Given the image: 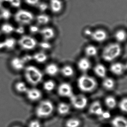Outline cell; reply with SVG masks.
<instances>
[{
    "label": "cell",
    "mask_w": 127,
    "mask_h": 127,
    "mask_svg": "<svg viewBox=\"0 0 127 127\" xmlns=\"http://www.w3.org/2000/svg\"><path fill=\"white\" fill-rule=\"evenodd\" d=\"M24 76L27 81L32 86H36L41 83L43 73L38 67L33 65H28L24 69Z\"/></svg>",
    "instance_id": "1"
},
{
    "label": "cell",
    "mask_w": 127,
    "mask_h": 127,
    "mask_svg": "<svg viewBox=\"0 0 127 127\" xmlns=\"http://www.w3.org/2000/svg\"><path fill=\"white\" fill-rule=\"evenodd\" d=\"M122 52V48L118 43H112L107 45L103 49L102 57L103 60L108 62H111L117 59Z\"/></svg>",
    "instance_id": "2"
},
{
    "label": "cell",
    "mask_w": 127,
    "mask_h": 127,
    "mask_svg": "<svg viewBox=\"0 0 127 127\" xmlns=\"http://www.w3.org/2000/svg\"><path fill=\"white\" fill-rule=\"evenodd\" d=\"M79 89L84 93H91L96 89L98 83L96 79L91 76L84 74L80 76L77 81Z\"/></svg>",
    "instance_id": "3"
},
{
    "label": "cell",
    "mask_w": 127,
    "mask_h": 127,
    "mask_svg": "<svg viewBox=\"0 0 127 127\" xmlns=\"http://www.w3.org/2000/svg\"><path fill=\"white\" fill-rule=\"evenodd\" d=\"M54 110V106L52 101L44 100L41 101L35 110L36 115L40 118H45L50 116Z\"/></svg>",
    "instance_id": "4"
},
{
    "label": "cell",
    "mask_w": 127,
    "mask_h": 127,
    "mask_svg": "<svg viewBox=\"0 0 127 127\" xmlns=\"http://www.w3.org/2000/svg\"><path fill=\"white\" fill-rule=\"evenodd\" d=\"M14 18L16 22L20 25L24 26L31 23L34 19V15L29 10L21 9L16 12Z\"/></svg>",
    "instance_id": "5"
},
{
    "label": "cell",
    "mask_w": 127,
    "mask_h": 127,
    "mask_svg": "<svg viewBox=\"0 0 127 127\" xmlns=\"http://www.w3.org/2000/svg\"><path fill=\"white\" fill-rule=\"evenodd\" d=\"M19 46L25 50H32L36 48L38 42L33 36L24 35L21 36L18 41Z\"/></svg>",
    "instance_id": "6"
},
{
    "label": "cell",
    "mask_w": 127,
    "mask_h": 127,
    "mask_svg": "<svg viewBox=\"0 0 127 127\" xmlns=\"http://www.w3.org/2000/svg\"><path fill=\"white\" fill-rule=\"evenodd\" d=\"M70 98L71 104L77 110H82L88 105V98L84 95L73 94Z\"/></svg>",
    "instance_id": "7"
},
{
    "label": "cell",
    "mask_w": 127,
    "mask_h": 127,
    "mask_svg": "<svg viewBox=\"0 0 127 127\" xmlns=\"http://www.w3.org/2000/svg\"><path fill=\"white\" fill-rule=\"evenodd\" d=\"M57 91L59 95L63 97L70 98L73 95L72 87L68 83H62L58 88Z\"/></svg>",
    "instance_id": "8"
},
{
    "label": "cell",
    "mask_w": 127,
    "mask_h": 127,
    "mask_svg": "<svg viewBox=\"0 0 127 127\" xmlns=\"http://www.w3.org/2000/svg\"><path fill=\"white\" fill-rule=\"evenodd\" d=\"M25 94L27 98L31 101H38L42 96L41 90L36 88L28 89Z\"/></svg>",
    "instance_id": "9"
},
{
    "label": "cell",
    "mask_w": 127,
    "mask_h": 127,
    "mask_svg": "<svg viewBox=\"0 0 127 127\" xmlns=\"http://www.w3.org/2000/svg\"><path fill=\"white\" fill-rule=\"evenodd\" d=\"M90 37L95 41L102 43L106 40L108 34L106 31L101 29H98L92 31Z\"/></svg>",
    "instance_id": "10"
},
{
    "label": "cell",
    "mask_w": 127,
    "mask_h": 127,
    "mask_svg": "<svg viewBox=\"0 0 127 127\" xmlns=\"http://www.w3.org/2000/svg\"><path fill=\"white\" fill-rule=\"evenodd\" d=\"M104 110L101 103L99 101H95L91 103L89 108V112L91 115L101 117Z\"/></svg>",
    "instance_id": "11"
},
{
    "label": "cell",
    "mask_w": 127,
    "mask_h": 127,
    "mask_svg": "<svg viewBox=\"0 0 127 127\" xmlns=\"http://www.w3.org/2000/svg\"><path fill=\"white\" fill-rule=\"evenodd\" d=\"M41 37L45 40L49 41L53 39L55 35V31L51 27H45L40 30L39 32Z\"/></svg>",
    "instance_id": "12"
},
{
    "label": "cell",
    "mask_w": 127,
    "mask_h": 127,
    "mask_svg": "<svg viewBox=\"0 0 127 127\" xmlns=\"http://www.w3.org/2000/svg\"><path fill=\"white\" fill-rule=\"evenodd\" d=\"M10 66L14 70L19 71L24 69L25 63L22 58L15 57L10 61Z\"/></svg>",
    "instance_id": "13"
},
{
    "label": "cell",
    "mask_w": 127,
    "mask_h": 127,
    "mask_svg": "<svg viewBox=\"0 0 127 127\" xmlns=\"http://www.w3.org/2000/svg\"><path fill=\"white\" fill-rule=\"evenodd\" d=\"M111 72L115 76L122 75L126 71L124 64L120 62H115L112 64L110 67Z\"/></svg>",
    "instance_id": "14"
},
{
    "label": "cell",
    "mask_w": 127,
    "mask_h": 127,
    "mask_svg": "<svg viewBox=\"0 0 127 127\" xmlns=\"http://www.w3.org/2000/svg\"><path fill=\"white\" fill-rule=\"evenodd\" d=\"M49 7L52 13L58 14L62 10L63 3L62 0H50Z\"/></svg>",
    "instance_id": "15"
},
{
    "label": "cell",
    "mask_w": 127,
    "mask_h": 127,
    "mask_svg": "<svg viewBox=\"0 0 127 127\" xmlns=\"http://www.w3.org/2000/svg\"><path fill=\"white\" fill-rule=\"evenodd\" d=\"M77 65L81 71L83 72H87L91 68V63L88 58H82L77 62Z\"/></svg>",
    "instance_id": "16"
},
{
    "label": "cell",
    "mask_w": 127,
    "mask_h": 127,
    "mask_svg": "<svg viewBox=\"0 0 127 127\" xmlns=\"http://www.w3.org/2000/svg\"><path fill=\"white\" fill-rule=\"evenodd\" d=\"M17 43L15 39L12 37L5 39L3 41L0 42V50L3 49L11 50L15 47Z\"/></svg>",
    "instance_id": "17"
},
{
    "label": "cell",
    "mask_w": 127,
    "mask_h": 127,
    "mask_svg": "<svg viewBox=\"0 0 127 127\" xmlns=\"http://www.w3.org/2000/svg\"><path fill=\"white\" fill-rule=\"evenodd\" d=\"M112 127H127V119L121 115L114 117L111 121Z\"/></svg>",
    "instance_id": "18"
},
{
    "label": "cell",
    "mask_w": 127,
    "mask_h": 127,
    "mask_svg": "<svg viewBox=\"0 0 127 127\" xmlns=\"http://www.w3.org/2000/svg\"><path fill=\"white\" fill-rule=\"evenodd\" d=\"M59 71V66L55 63L48 64L45 68L46 73L50 76H54L57 75Z\"/></svg>",
    "instance_id": "19"
},
{
    "label": "cell",
    "mask_w": 127,
    "mask_h": 127,
    "mask_svg": "<svg viewBox=\"0 0 127 127\" xmlns=\"http://www.w3.org/2000/svg\"><path fill=\"white\" fill-rule=\"evenodd\" d=\"M94 72L96 76L99 77L105 78L106 76L107 72L106 68L102 64H97L95 65Z\"/></svg>",
    "instance_id": "20"
},
{
    "label": "cell",
    "mask_w": 127,
    "mask_h": 127,
    "mask_svg": "<svg viewBox=\"0 0 127 127\" xmlns=\"http://www.w3.org/2000/svg\"><path fill=\"white\" fill-rule=\"evenodd\" d=\"M33 60L38 64H43L48 58V56L46 53L42 51L38 52L32 56Z\"/></svg>",
    "instance_id": "21"
},
{
    "label": "cell",
    "mask_w": 127,
    "mask_h": 127,
    "mask_svg": "<svg viewBox=\"0 0 127 127\" xmlns=\"http://www.w3.org/2000/svg\"><path fill=\"white\" fill-rule=\"evenodd\" d=\"M57 110L59 113L61 115H66L70 112V107L68 104L62 102L58 105Z\"/></svg>",
    "instance_id": "22"
},
{
    "label": "cell",
    "mask_w": 127,
    "mask_h": 127,
    "mask_svg": "<svg viewBox=\"0 0 127 127\" xmlns=\"http://www.w3.org/2000/svg\"><path fill=\"white\" fill-rule=\"evenodd\" d=\"M102 86L107 90H111L115 87V81L111 78L105 77L102 82Z\"/></svg>",
    "instance_id": "23"
},
{
    "label": "cell",
    "mask_w": 127,
    "mask_h": 127,
    "mask_svg": "<svg viewBox=\"0 0 127 127\" xmlns=\"http://www.w3.org/2000/svg\"><path fill=\"white\" fill-rule=\"evenodd\" d=\"M36 20L38 24L45 25L48 24L50 22V17L46 14H40L36 17Z\"/></svg>",
    "instance_id": "24"
},
{
    "label": "cell",
    "mask_w": 127,
    "mask_h": 127,
    "mask_svg": "<svg viewBox=\"0 0 127 127\" xmlns=\"http://www.w3.org/2000/svg\"><path fill=\"white\" fill-rule=\"evenodd\" d=\"M61 72L64 77L69 78L73 76L74 72L72 66L69 65H65L62 68Z\"/></svg>",
    "instance_id": "25"
},
{
    "label": "cell",
    "mask_w": 127,
    "mask_h": 127,
    "mask_svg": "<svg viewBox=\"0 0 127 127\" xmlns=\"http://www.w3.org/2000/svg\"><path fill=\"white\" fill-rule=\"evenodd\" d=\"M105 102L106 106L111 109L115 108L117 105L116 99L112 96H107L105 99Z\"/></svg>",
    "instance_id": "26"
},
{
    "label": "cell",
    "mask_w": 127,
    "mask_h": 127,
    "mask_svg": "<svg viewBox=\"0 0 127 127\" xmlns=\"http://www.w3.org/2000/svg\"><path fill=\"white\" fill-rule=\"evenodd\" d=\"M14 88L17 93L21 94L25 93L28 89L26 83L22 81H19L16 83Z\"/></svg>",
    "instance_id": "27"
},
{
    "label": "cell",
    "mask_w": 127,
    "mask_h": 127,
    "mask_svg": "<svg viewBox=\"0 0 127 127\" xmlns=\"http://www.w3.org/2000/svg\"><path fill=\"white\" fill-rule=\"evenodd\" d=\"M115 37L118 42L122 43L126 41L127 39V33L124 30H120L116 32L115 34Z\"/></svg>",
    "instance_id": "28"
},
{
    "label": "cell",
    "mask_w": 127,
    "mask_h": 127,
    "mask_svg": "<svg viewBox=\"0 0 127 127\" xmlns=\"http://www.w3.org/2000/svg\"><path fill=\"white\" fill-rule=\"evenodd\" d=\"M15 28L12 24L9 23H5L2 25L0 30L2 33L5 34H10L14 32Z\"/></svg>",
    "instance_id": "29"
},
{
    "label": "cell",
    "mask_w": 127,
    "mask_h": 127,
    "mask_svg": "<svg viewBox=\"0 0 127 127\" xmlns=\"http://www.w3.org/2000/svg\"><path fill=\"white\" fill-rule=\"evenodd\" d=\"M98 50L96 46L94 45H89L85 49V53L88 57H95L98 53Z\"/></svg>",
    "instance_id": "30"
},
{
    "label": "cell",
    "mask_w": 127,
    "mask_h": 127,
    "mask_svg": "<svg viewBox=\"0 0 127 127\" xmlns=\"http://www.w3.org/2000/svg\"><path fill=\"white\" fill-rule=\"evenodd\" d=\"M56 84L52 80H48L45 81L43 84V87L45 91L47 92H51L53 91L55 88Z\"/></svg>",
    "instance_id": "31"
},
{
    "label": "cell",
    "mask_w": 127,
    "mask_h": 127,
    "mask_svg": "<svg viewBox=\"0 0 127 127\" xmlns=\"http://www.w3.org/2000/svg\"><path fill=\"white\" fill-rule=\"evenodd\" d=\"M81 125V122L80 119L75 118L68 119L65 123L66 127H79Z\"/></svg>",
    "instance_id": "32"
},
{
    "label": "cell",
    "mask_w": 127,
    "mask_h": 127,
    "mask_svg": "<svg viewBox=\"0 0 127 127\" xmlns=\"http://www.w3.org/2000/svg\"><path fill=\"white\" fill-rule=\"evenodd\" d=\"M12 14L10 10L6 8L2 9L0 12V18H2L4 20H8L11 17Z\"/></svg>",
    "instance_id": "33"
},
{
    "label": "cell",
    "mask_w": 127,
    "mask_h": 127,
    "mask_svg": "<svg viewBox=\"0 0 127 127\" xmlns=\"http://www.w3.org/2000/svg\"><path fill=\"white\" fill-rule=\"evenodd\" d=\"M119 108L122 112L127 114V98L121 100L119 104Z\"/></svg>",
    "instance_id": "34"
},
{
    "label": "cell",
    "mask_w": 127,
    "mask_h": 127,
    "mask_svg": "<svg viewBox=\"0 0 127 127\" xmlns=\"http://www.w3.org/2000/svg\"><path fill=\"white\" fill-rule=\"evenodd\" d=\"M3 2H7L10 6L14 8H18L21 6V0H3Z\"/></svg>",
    "instance_id": "35"
},
{
    "label": "cell",
    "mask_w": 127,
    "mask_h": 127,
    "mask_svg": "<svg viewBox=\"0 0 127 127\" xmlns=\"http://www.w3.org/2000/svg\"><path fill=\"white\" fill-rule=\"evenodd\" d=\"M39 46L42 50H46L51 49L52 48V45L48 41L44 40V41L41 42L39 43Z\"/></svg>",
    "instance_id": "36"
},
{
    "label": "cell",
    "mask_w": 127,
    "mask_h": 127,
    "mask_svg": "<svg viewBox=\"0 0 127 127\" xmlns=\"http://www.w3.org/2000/svg\"><path fill=\"white\" fill-rule=\"evenodd\" d=\"M30 32L32 34H36L39 33L40 29L39 27L36 25H31L29 28Z\"/></svg>",
    "instance_id": "37"
},
{
    "label": "cell",
    "mask_w": 127,
    "mask_h": 127,
    "mask_svg": "<svg viewBox=\"0 0 127 127\" xmlns=\"http://www.w3.org/2000/svg\"><path fill=\"white\" fill-rule=\"evenodd\" d=\"M37 6L38 8L41 12H44L49 8V6L47 3H39L38 4Z\"/></svg>",
    "instance_id": "38"
},
{
    "label": "cell",
    "mask_w": 127,
    "mask_h": 127,
    "mask_svg": "<svg viewBox=\"0 0 127 127\" xmlns=\"http://www.w3.org/2000/svg\"><path fill=\"white\" fill-rule=\"evenodd\" d=\"M14 32H15L18 35H22L24 34L25 33V28L24 27L23 25H20V26L17 27V28H15Z\"/></svg>",
    "instance_id": "39"
},
{
    "label": "cell",
    "mask_w": 127,
    "mask_h": 127,
    "mask_svg": "<svg viewBox=\"0 0 127 127\" xmlns=\"http://www.w3.org/2000/svg\"><path fill=\"white\" fill-rule=\"evenodd\" d=\"M29 127H41V123L39 121L34 120L30 122Z\"/></svg>",
    "instance_id": "40"
},
{
    "label": "cell",
    "mask_w": 127,
    "mask_h": 127,
    "mask_svg": "<svg viewBox=\"0 0 127 127\" xmlns=\"http://www.w3.org/2000/svg\"><path fill=\"white\" fill-rule=\"evenodd\" d=\"M24 1L27 4L31 6H37L40 3V0H24Z\"/></svg>",
    "instance_id": "41"
},
{
    "label": "cell",
    "mask_w": 127,
    "mask_h": 127,
    "mask_svg": "<svg viewBox=\"0 0 127 127\" xmlns=\"http://www.w3.org/2000/svg\"><path fill=\"white\" fill-rule=\"evenodd\" d=\"M23 59V60L24 61L25 63L26 64L27 63L31 61V60H33L32 56H31L29 54H27V55H24L22 57H21Z\"/></svg>",
    "instance_id": "42"
},
{
    "label": "cell",
    "mask_w": 127,
    "mask_h": 127,
    "mask_svg": "<svg viewBox=\"0 0 127 127\" xmlns=\"http://www.w3.org/2000/svg\"><path fill=\"white\" fill-rule=\"evenodd\" d=\"M111 117V114H110L109 112L108 111H105L104 110V111L103 112V113L101 116V119H109Z\"/></svg>",
    "instance_id": "43"
},
{
    "label": "cell",
    "mask_w": 127,
    "mask_h": 127,
    "mask_svg": "<svg viewBox=\"0 0 127 127\" xmlns=\"http://www.w3.org/2000/svg\"><path fill=\"white\" fill-rule=\"evenodd\" d=\"M92 31L89 29H87L84 30V34L87 36H90V37L91 33H92Z\"/></svg>",
    "instance_id": "44"
},
{
    "label": "cell",
    "mask_w": 127,
    "mask_h": 127,
    "mask_svg": "<svg viewBox=\"0 0 127 127\" xmlns=\"http://www.w3.org/2000/svg\"><path fill=\"white\" fill-rule=\"evenodd\" d=\"M3 2H3V0H0V8H1L2 7Z\"/></svg>",
    "instance_id": "45"
},
{
    "label": "cell",
    "mask_w": 127,
    "mask_h": 127,
    "mask_svg": "<svg viewBox=\"0 0 127 127\" xmlns=\"http://www.w3.org/2000/svg\"><path fill=\"white\" fill-rule=\"evenodd\" d=\"M124 65H125L126 71H127V62L126 63V64H124Z\"/></svg>",
    "instance_id": "46"
},
{
    "label": "cell",
    "mask_w": 127,
    "mask_h": 127,
    "mask_svg": "<svg viewBox=\"0 0 127 127\" xmlns=\"http://www.w3.org/2000/svg\"><path fill=\"white\" fill-rule=\"evenodd\" d=\"M20 127V126H14V127Z\"/></svg>",
    "instance_id": "47"
}]
</instances>
